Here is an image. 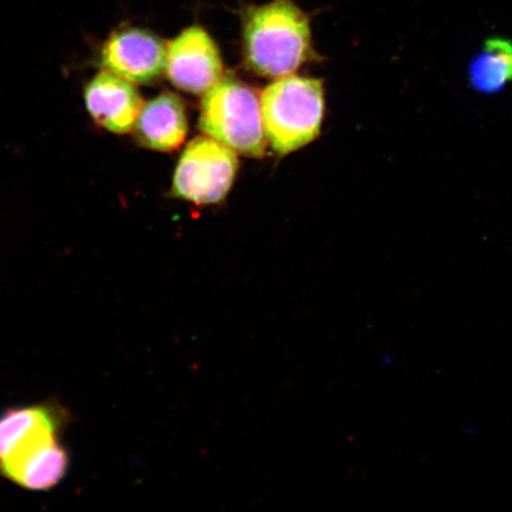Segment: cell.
Returning <instances> with one entry per match:
<instances>
[{"mask_svg":"<svg viewBox=\"0 0 512 512\" xmlns=\"http://www.w3.org/2000/svg\"><path fill=\"white\" fill-rule=\"evenodd\" d=\"M243 57L264 78L292 75L315 57L311 16L294 0L265 4L240 2Z\"/></svg>","mask_w":512,"mask_h":512,"instance_id":"obj_1","label":"cell"},{"mask_svg":"<svg viewBox=\"0 0 512 512\" xmlns=\"http://www.w3.org/2000/svg\"><path fill=\"white\" fill-rule=\"evenodd\" d=\"M267 143L280 156L315 140L324 117L323 83L288 75L271 83L260 95Z\"/></svg>","mask_w":512,"mask_h":512,"instance_id":"obj_2","label":"cell"},{"mask_svg":"<svg viewBox=\"0 0 512 512\" xmlns=\"http://www.w3.org/2000/svg\"><path fill=\"white\" fill-rule=\"evenodd\" d=\"M198 127L239 155H265L267 138L262 121L260 96L233 76L221 80L204 93Z\"/></svg>","mask_w":512,"mask_h":512,"instance_id":"obj_3","label":"cell"},{"mask_svg":"<svg viewBox=\"0 0 512 512\" xmlns=\"http://www.w3.org/2000/svg\"><path fill=\"white\" fill-rule=\"evenodd\" d=\"M238 169L232 149L213 138L198 137L179 159L172 196L196 204L219 203L232 189Z\"/></svg>","mask_w":512,"mask_h":512,"instance_id":"obj_4","label":"cell"},{"mask_svg":"<svg viewBox=\"0 0 512 512\" xmlns=\"http://www.w3.org/2000/svg\"><path fill=\"white\" fill-rule=\"evenodd\" d=\"M168 44L147 29L124 27L112 32L101 48L102 67L133 85L155 82L165 72Z\"/></svg>","mask_w":512,"mask_h":512,"instance_id":"obj_5","label":"cell"},{"mask_svg":"<svg viewBox=\"0 0 512 512\" xmlns=\"http://www.w3.org/2000/svg\"><path fill=\"white\" fill-rule=\"evenodd\" d=\"M165 73L184 92L204 94L223 76L219 47L209 32L194 24L168 44Z\"/></svg>","mask_w":512,"mask_h":512,"instance_id":"obj_6","label":"cell"},{"mask_svg":"<svg viewBox=\"0 0 512 512\" xmlns=\"http://www.w3.org/2000/svg\"><path fill=\"white\" fill-rule=\"evenodd\" d=\"M61 433L31 439L0 460V476L25 490L47 491L67 476L69 453Z\"/></svg>","mask_w":512,"mask_h":512,"instance_id":"obj_7","label":"cell"},{"mask_svg":"<svg viewBox=\"0 0 512 512\" xmlns=\"http://www.w3.org/2000/svg\"><path fill=\"white\" fill-rule=\"evenodd\" d=\"M86 108L96 124L112 133L132 131L144 106L136 87L110 72H101L89 81Z\"/></svg>","mask_w":512,"mask_h":512,"instance_id":"obj_8","label":"cell"},{"mask_svg":"<svg viewBox=\"0 0 512 512\" xmlns=\"http://www.w3.org/2000/svg\"><path fill=\"white\" fill-rule=\"evenodd\" d=\"M133 128L139 144L147 149L160 152L178 149L188 134L183 99L171 92L159 94L143 106Z\"/></svg>","mask_w":512,"mask_h":512,"instance_id":"obj_9","label":"cell"},{"mask_svg":"<svg viewBox=\"0 0 512 512\" xmlns=\"http://www.w3.org/2000/svg\"><path fill=\"white\" fill-rule=\"evenodd\" d=\"M69 414L57 402L10 408L0 414V460L27 441L47 433H62Z\"/></svg>","mask_w":512,"mask_h":512,"instance_id":"obj_10","label":"cell"},{"mask_svg":"<svg viewBox=\"0 0 512 512\" xmlns=\"http://www.w3.org/2000/svg\"><path fill=\"white\" fill-rule=\"evenodd\" d=\"M467 75L476 92L501 93L512 82V42L501 37L486 40L470 62Z\"/></svg>","mask_w":512,"mask_h":512,"instance_id":"obj_11","label":"cell"}]
</instances>
